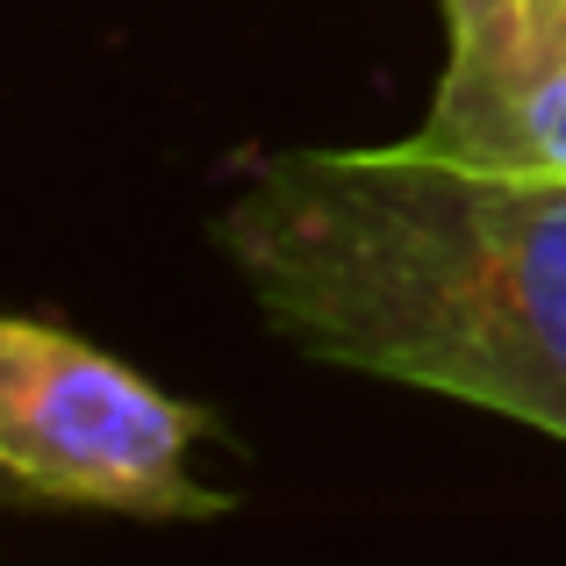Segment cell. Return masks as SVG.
<instances>
[{
    "mask_svg": "<svg viewBox=\"0 0 566 566\" xmlns=\"http://www.w3.org/2000/svg\"><path fill=\"white\" fill-rule=\"evenodd\" d=\"M216 244L294 352L566 444V180L409 137L280 151L237 180Z\"/></svg>",
    "mask_w": 566,
    "mask_h": 566,
    "instance_id": "obj_1",
    "label": "cell"
},
{
    "mask_svg": "<svg viewBox=\"0 0 566 566\" xmlns=\"http://www.w3.org/2000/svg\"><path fill=\"white\" fill-rule=\"evenodd\" d=\"M208 416L36 316H0V502L101 516H222L201 481Z\"/></svg>",
    "mask_w": 566,
    "mask_h": 566,
    "instance_id": "obj_2",
    "label": "cell"
},
{
    "mask_svg": "<svg viewBox=\"0 0 566 566\" xmlns=\"http://www.w3.org/2000/svg\"><path fill=\"white\" fill-rule=\"evenodd\" d=\"M444 65L416 151L566 180V0H438Z\"/></svg>",
    "mask_w": 566,
    "mask_h": 566,
    "instance_id": "obj_3",
    "label": "cell"
}]
</instances>
